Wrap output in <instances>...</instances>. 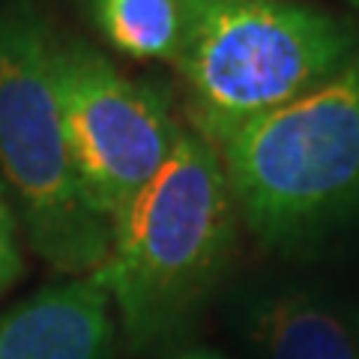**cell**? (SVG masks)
<instances>
[{
  "mask_svg": "<svg viewBox=\"0 0 359 359\" xmlns=\"http://www.w3.org/2000/svg\"><path fill=\"white\" fill-rule=\"evenodd\" d=\"M233 207L216 147L183 129L162 171L114 224L99 266L135 351L171 344L192 320L228 261Z\"/></svg>",
  "mask_w": 359,
  "mask_h": 359,
  "instance_id": "1",
  "label": "cell"
},
{
  "mask_svg": "<svg viewBox=\"0 0 359 359\" xmlns=\"http://www.w3.org/2000/svg\"><path fill=\"white\" fill-rule=\"evenodd\" d=\"M359 25L299 0H189L174 60L192 93V123L212 147L353 60Z\"/></svg>",
  "mask_w": 359,
  "mask_h": 359,
  "instance_id": "2",
  "label": "cell"
},
{
  "mask_svg": "<svg viewBox=\"0 0 359 359\" xmlns=\"http://www.w3.org/2000/svg\"><path fill=\"white\" fill-rule=\"evenodd\" d=\"M255 237L290 245L359 207V51L332 78L216 144Z\"/></svg>",
  "mask_w": 359,
  "mask_h": 359,
  "instance_id": "3",
  "label": "cell"
},
{
  "mask_svg": "<svg viewBox=\"0 0 359 359\" xmlns=\"http://www.w3.org/2000/svg\"><path fill=\"white\" fill-rule=\"evenodd\" d=\"M51 33L30 0L0 9V171L25 212L30 245L57 273L99 269L114 224L90 201L60 120Z\"/></svg>",
  "mask_w": 359,
  "mask_h": 359,
  "instance_id": "4",
  "label": "cell"
},
{
  "mask_svg": "<svg viewBox=\"0 0 359 359\" xmlns=\"http://www.w3.org/2000/svg\"><path fill=\"white\" fill-rule=\"evenodd\" d=\"M51 75L81 183L102 216L117 224L162 171L183 126L162 93L126 78L81 39L51 42Z\"/></svg>",
  "mask_w": 359,
  "mask_h": 359,
  "instance_id": "5",
  "label": "cell"
},
{
  "mask_svg": "<svg viewBox=\"0 0 359 359\" xmlns=\"http://www.w3.org/2000/svg\"><path fill=\"white\" fill-rule=\"evenodd\" d=\"M111 290L99 269L42 287L0 318V359H108Z\"/></svg>",
  "mask_w": 359,
  "mask_h": 359,
  "instance_id": "6",
  "label": "cell"
},
{
  "mask_svg": "<svg viewBox=\"0 0 359 359\" xmlns=\"http://www.w3.org/2000/svg\"><path fill=\"white\" fill-rule=\"evenodd\" d=\"M266 359H359V320L311 294H282L255 311Z\"/></svg>",
  "mask_w": 359,
  "mask_h": 359,
  "instance_id": "7",
  "label": "cell"
},
{
  "mask_svg": "<svg viewBox=\"0 0 359 359\" xmlns=\"http://www.w3.org/2000/svg\"><path fill=\"white\" fill-rule=\"evenodd\" d=\"M99 33L135 60H177L189 30V0H90Z\"/></svg>",
  "mask_w": 359,
  "mask_h": 359,
  "instance_id": "8",
  "label": "cell"
},
{
  "mask_svg": "<svg viewBox=\"0 0 359 359\" xmlns=\"http://www.w3.org/2000/svg\"><path fill=\"white\" fill-rule=\"evenodd\" d=\"M21 273V255L15 243V219L9 212L4 195H0V294L18 278Z\"/></svg>",
  "mask_w": 359,
  "mask_h": 359,
  "instance_id": "9",
  "label": "cell"
},
{
  "mask_svg": "<svg viewBox=\"0 0 359 359\" xmlns=\"http://www.w3.org/2000/svg\"><path fill=\"white\" fill-rule=\"evenodd\" d=\"M174 359H222L216 351H207V347H189V351L177 353Z\"/></svg>",
  "mask_w": 359,
  "mask_h": 359,
  "instance_id": "10",
  "label": "cell"
},
{
  "mask_svg": "<svg viewBox=\"0 0 359 359\" xmlns=\"http://www.w3.org/2000/svg\"><path fill=\"white\" fill-rule=\"evenodd\" d=\"M347 4H351V6L356 9V13H359V0H347Z\"/></svg>",
  "mask_w": 359,
  "mask_h": 359,
  "instance_id": "11",
  "label": "cell"
}]
</instances>
